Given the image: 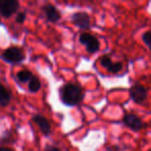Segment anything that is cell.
<instances>
[{"mask_svg":"<svg viewBox=\"0 0 151 151\" xmlns=\"http://www.w3.org/2000/svg\"><path fill=\"white\" fill-rule=\"evenodd\" d=\"M129 94L134 103L141 105L146 101L147 96H148V91L144 85L137 83V84L132 85V88L129 89Z\"/></svg>","mask_w":151,"mask_h":151,"instance_id":"277c9868","label":"cell"},{"mask_svg":"<svg viewBox=\"0 0 151 151\" xmlns=\"http://www.w3.org/2000/svg\"><path fill=\"white\" fill-rule=\"evenodd\" d=\"M32 77H33V75H32L31 71L28 70V69H22V70H20L17 73V79L21 83L29 82V81L31 80Z\"/></svg>","mask_w":151,"mask_h":151,"instance_id":"8fae6325","label":"cell"},{"mask_svg":"<svg viewBox=\"0 0 151 151\" xmlns=\"http://www.w3.org/2000/svg\"><path fill=\"white\" fill-rule=\"evenodd\" d=\"M122 68H123V64L121 62H112V64L107 69L111 73H118L122 70Z\"/></svg>","mask_w":151,"mask_h":151,"instance_id":"4fadbf2b","label":"cell"},{"mask_svg":"<svg viewBox=\"0 0 151 151\" xmlns=\"http://www.w3.org/2000/svg\"><path fill=\"white\" fill-rule=\"evenodd\" d=\"M142 40H143V42H145V45H146L148 48H150V46H151V32L150 31L145 32L142 36Z\"/></svg>","mask_w":151,"mask_h":151,"instance_id":"9a60e30c","label":"cell"},{"mask_svg":"<svg viewBox=\"0 0 151 151\" xmlns=\"http://www.w3.org/2000/svg\"><path fill=\"white\" fill-rule=\"evenodd\" d=\"M0 22H1V20H0Z\"/></svg>","mask_w":151,"mask_h":151,"instance_id":"d6986e66","label":"cell"},{"mask_svg":"<svg viewBox=\"0 0 151 151\" xmlns=\"http://www.w3.org/2000/svg\"><path fill=\"white\" fill-rule=\"evenodd\" d=\"M80 42L85 47L86 51L88 53H96L97 51L99 50V42L94 35L90 33H87V32H84L80 35Z\"/></svg>","mask_w":151,"mask_h":151,"instance_id":"3957f363","label":"cell"},{"mask_svg":"<svg viewBox=\"0 0 151 151\" xmlns=\"http://www.w3.org/2000/svg\"><path fill=\"white\" fill-rule=\"evenodd\" d=\"M46 151H62V150L59 149L58 147H55V146H47Z\"/></svg>","mask_w":151,"mask_h":151,"instance_id":"e0dca14e","label":"cell"},{"mask_svg":"<svg viewBox=\"0 0 151 151\" xmlns=\"http://www.w3.org/2000/svg\"><path fill=\"white\" fill-rule=\"evenodd\" d=\"M42 87V84H40V81L38 80L36 77H32L31 80L28 82V89H29L30 92H37L38 90Z\"/></svg>","mask_w":151,"mask_h":151,"instance_id":"7c38bea8","label":"cell"},{"mask_svg":"<svg viewBox=\"0 0 151 151\" xmlns=\"http://www.w3.org/2000/svg\"><path fill=\"white\" fill-rule=\"evenodd\" d=\"M112 62H113L112 58L110 56H107V55H105V56H103L101 58V64L103 65L105 68H108V67L112 64Z\"/></svg>","mask_w":151,"mask_h":151,"instance_id":"5bb4252c","label":"cell"},{"mask_svg":"<svg viewBox=\"0 0 151 151\" xmlns=\"http://www.w3.org/2000/svg\"><path fill=\"white\" fill-rule=\"evenodd\" d=\"M123 123L134 132H139L143 128V121L139 116L127 113L123 116Z\"/></svg>","mask_w":151,"mask_h":151,"instance_id":"52a82bcc","label":"cell"},{"mask_svg":"<svg viewBox=\"0 0 151 151\" xmlns=\"http://www.w3.org/2000/svg\"><path fill=\"white\" fill-rule=\"evenodd\" d=\"M19 6L17 0H0V14L7 19L18 11Z\"/></svg>","mask_w":151,"mask_h":151,"instance_id":"5b68a950","label":"cell"},{"mask_svg":"<svg viewBox=\"0 0 151 151\" xmlns=\"http://www.w3.org/2000/svg\"><path fill=\"white\" fill-rule=\"evenodd\" d=\"M71 20H73V23L75 24L77 27L81 28V29L86 30V29H89V28H90L91 20L87 13H84V12H78V13L73 14Z\"/></svg>","mask_w":151,"mask_h":151,"instance_id":"8992f818","label":"cell"},{"mask_svg":"<svg viewBox=\"0 0 151 151\" xmlns=\"http://www.w3.org/2000/svg\"><path fill=\"white\" fill-rule=\"evenodd\" d=\"M11 103V93L4 85L0 83V107H6Z\"/></svg>","mask_w":151,"mask_h":151,"instance_id":"30bf717a","label":"cell"},{"mask_svg":"<svg viewBox=\"0 0 151 151\" xmlns=\"http://www.w3.org/2000/svg\"><path fill=\"white\" fill-rule=\"evenodd\" d=\"M1 57L5 62L17 64L25 60V53L19 47H9L2 53Z\"/></svg>","mask_w":151,"mask_h":151,"instance_id":"7a4b0ae2","label":"cell"},{"mask_svg":"<svg viewBox=\"0 0 151 151\" xmlns=\"http://www.w3.org/2000/svg\"><path fill=\"white\" fill-rule=\"evenodd\" d=\"M84 93L78 84L67 83L60 89V99L64 105L73 107L83 101Z\"/></svg>","mask_w":151,"mask_h":151,"instance_id":"6da1fadb","label":"cell"},{"mask_svg":"<svg viewBox=\"0 0 151 151\" xmlns=\"http://www.w3.org/2000/svg\"><path fill=\"white\" fill-rule=\"evenodd\" d=\"M25 20H26V13H24V12L19 13L17 15V17H16V22L19 24H23L25 22Z\"/></svg>","mask_w":151,"mask_h":151,"instance_id":"2e32d148","label":"cell"},{"mask_svg":"<svg viewBox=\"0 0 151 151\" xmlns=\"http://www.w3.org/2000/svg\"><path fill=\"white\" fill-rule=\"evenodd\" d=\"M0 151H14L12 148H9V147H0Z\"/></svg>","mask_w":151,"mask_h":151,"instance_id":"ac0fdd59","label":"cell"},{"mask_svg":"<svg viewBox=\"0 0 151 151\" xmlns=\"http://www.w3.org/2000/svg\"><path fill=\"white\" fill-rule=\"evenodd\" d=\"M32 120H33L34 123L40 127V129L42 130V132L45 136H49V134H50L51 124L46 117H44V116L40 115V114H36V115H34L33 117H32Z\"/></svg>","mask_w":151,"mask_h":151,"instance_id":"ba28073f","label":"cell"},{"mask_svg":"<svg viewBox=\"0 0 151 151\" xmlns=\"http://www.w3.org/2000/svg\"><path fill=\"white\" fill-rule=\"evenodd\" d=\"M42 12L45 13V16H46L47 20L49 22L56 23V22H58L61 19V15L58 12V9L53 4H50V3H48V4H46L42 7Z\"/></svg>","mask_w":151,"mask_h":151,"instance_id":"9c48e42d","label":"cell"}]
</instances>
